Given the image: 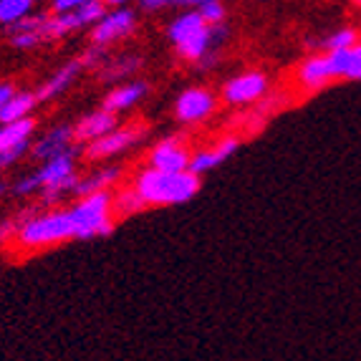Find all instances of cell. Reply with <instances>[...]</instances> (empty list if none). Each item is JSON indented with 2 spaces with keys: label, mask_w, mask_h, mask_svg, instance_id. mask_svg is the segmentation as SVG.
<instances>
[{
  "label": "cell",
  "mask_w": 361,
  "mask_h": 361,
  "mask_svg": "<svg viewBox=\"0 0 361 361\" xmlns=\"http://www.w3.org/2000/svg\"><path fill=\"white\" fill-rule=\"evenodd\" d=\"M167 38L177 54L200 66H210L215 61V49L228 38V25H210L197 11H185L167 28Z\"/></svg>",
  "instance_id": "1"
},
{
  "label": "cell",
  "mask_w": 361,
  "mask_h": 361,
  "mask_svg": "<svg viewBox=\"0 0 361 361\" xmlns=\"http://www.w3.org/2000/svg\"><path fill=\"white\" fill-rule=\"evenodd\" d=\"M200 187H202V182L190 169L169 175V172H159V169L149 167L145 172H139L137 180H134V190L142 195L147 207L185 205L200 192Z\"/></svg>",
  "instance_id": "2"
},
{
  "label": "cell",
  "mask_w": 361,
  "mask_h": 361,
  "mask_svg": "<svg viewBox=\"0 0 361 361\" xmlns=\"http://www.w3.org/2000/svg\"><path fill=\"white\" fill-rule=\"evenodd\" d=\"M18 233L13 243L23 250H46V247L73 240V225L68 210H28L18 215Z\"/></svg>",
  "instance_id": "3"
},
{
  "label": "cell",
  "mask_w": 361,
  "mask_h": 361,
  "mask_svg": "<svg viewBox=\"0 0 361 361\" xmlns=\"http://www.w3.org/2000/svg\"><path fill=\"white\" fill-rule=\"evenodd\" d=\"M68 217L73 225V240H94L106 238L114 233L116 215H114V195L97 192L89 197L76 200L68 207Z\"/></svg>",
  "instance_id": "4"
},
{
  "label": "cell",
  "mask_w": 361,
  "mask_h": 361,
  "mask_svg": "<svg viewBox=\"0 0 361 361\" xmlns=\"http://www.w3.org/2000/svg\"><path fill=\"white\" fill-rule=\"evenodd\" d=\"M81 154V145H73L68 152L54 157L49 162H41L36 177L41 180V197L46 205H56L59 200L66 195H73V185H76V157Z\"/></svg>",
  "instance_id": "5"
},
{
  "label": "cell",
  "mask_w": 361,
  "mask_h": 361,
  "mask_svg": "<svg viewBox=\"0 0 361 361\" xmlns=\"http://www.w3.org/2000/svg\"><path fill=\"white\" fill-rule=\"evenodd\" d=\"M134 30H137V13L132 8H114V11H106V16L91 28V46L109 49L129 38Z\"/></svg>",
  "instance_id": "6"
},
{
  "label": "cell",
  "mask_w": 361,
  "mask_h": 361,
  "mask_svg": "<svg viewBox=\"0 0 361 361\" xmlns=\"http://www.w3.org/2000/svg\"><path fill=\"white\" fill-rule=\"evenodd\" d=\"M265 94H268V78L260 71L238 73L223 89V99L230 106H247V104H255Z\"/></svg>",
  "instance_id": "7"
},
{
  "label": "cell",
  "mask_w": 361,
  "mask_h": 361,
  "mask_svg": "<svg viewBox=\"0 0 361 361\" xmlns=\"http://www.w3.org/2000/svg\"><path fill=\"white\" fill-rule=\"evenodd\" d=\"M139 137H142V127H124V129L116 127L109 134H104L102 139H94V142L84 145L81 147V152H84V157L86 159H91V162L111 159V157H116L124 149H129L134 142H139Z\"/></svg>",
  "instance_id": "8"
},
{
  "label": "cell",
  "mask_w": 361,
  "mask_h": 361,
  "mask_svg": "<svg viewBox=\"0 0 361 361\" xmlns=\"http://www.w3.org/2000/svg\"><path fill=\"white\" fill-rule=\"evenodd\" d=\"M215 106H217V99L212 91L192 86V89H185L177 97L175 114L182 124H200V121L210 119Z\"/></svg>",
  "instance_id": "9"
},
{
  "label": "cell",
  "mask_w": 361,
  "mask_h": 361,
  "mask_svg": "<svg viewBox=\"0 0 361 361\" xmlns=\"http://www.w3.org/2000/svg\"><path fill=\"white\" fill-rule=\"evenodd\" d=\"M73 145H76V142H73V124H56L49 132H43L38 139L33 137L28 154L33 157V159H38V162H49L54 157L68 152Z\"/></svg>",
  "instance_id": "10"
},
{
  "label": "cell",
  "mask_w": 361,
  "mask_h": 361,
  "mask_svg": "<svg viewBox=\"0 0 361 361\" xmlns=\"http://www.w3.org/2000/svg\"><path fill=\"white\" fill-rule=\"evenodd\" d=\"M190 152L182 145L177 137H169L164 142L152 149L149 154V167L159 169V172H169V175H177V172H187L190 169Z\"/></svg>",
  "instance_id": "11"
},
{
  "label": "cell",
  "mask_w": 361,
  "mask_h": 361,
  "mask_svg": "<svg viewBox=\"0 0 361 361\" xmlns=\"http://www.w3.org/2000/svg\"><path fill=\"white\" fill-rule=\"evenodd\" d=\"M46 16L49 13H30L28 18L18 20L16 25L8 28V41L13 49L18 51H33L43 46L46 41Z\"/></svg>",
  "instance_id": "12"
},
{
  "label": "cell",
  "mask_w": 361,
  "mask_h": 361,
  "mask_svg": "<svg viewBox=\"0 0 361 361\" xmlns=\"http://www.w3.org/2000/svg\"><path fill=\"white\" fill-rule=\"evenodd\" d=\"M81 71H84V63H81L78 59H71V61H66V63H61V66L56 68V71L36 89L38 104L54 102V99L63 97V94H66V91L78 81Z\"/></svg>",
  "instance_id": "13"
},
{
  "label": "cell",
  "mask_w": 361,
  "mask_h": 361,
  "mask_svg": "<svg viewBox=\"0 0 361 361\" xmlns=\"http://www.w3.org/2000/svg\"><path fill=\"white\" fill-rule=\"evenodd\" d=\"M238 149H240V139L238 137L220 139L212 149H202V152H197V154L190 157V172L202 177L205 172H212L215 167H220V164H223L225 159H230Z\"/></svg>",
  "instance_id": "14"
},
{
  "label": "cell",
  "mask_w": 361,
  "mask_h": 361,
  "mask_svg": "<svg viewBox=\"0 0 361 361\" xmlns=\"http://www.w3.org/2000/svg\"><path fill=\"white\" fill-rule=\"evenodd\" d=\"M111 129H116V114H109L104 109L89 111L73 124V142L76 145H89L94 139H102L104 134H109Z\"/></svg>",
  "instance_id": "15"
},
{
  "label": "cell",
  "mask_w": 361,
  "mask_h": 361,
  "mask_svg": "<svg viewBox=\"0 0 361 361\" xmlns=\"http://www.w3.org/2000/svg\"><path fill=\"white\" fill-rule=\"evenodd\" d=\"M119 180H121V169L114 167V164H104L102 169H94L91 175L78 177L76 185H73V195L81 200L97 192H109Z\"/></svg>",
  "instance_id": "16"
},
{
  "label": "cell",
  "mask_w": 361,
  "mask_h": 361,
  "mask_svg": "<svg viewBox=\"0 0 361 361\" xmlns=\"http://www.w3.org/2000/svg\"><path fill=\"white\" fill-rule=\"evenodd\" d=\"M147 91H149V86H147L145 81H127V84H121L109 91L102 109L109 111V114H121V111H127L134 104L142 102V99L147 97Z\"/></svg>",
  "instance_id": "17"
},
{
  "label": "cell",
  "mask_w": 361,
  "mask_h": 361,
  "mask_svg": "<svg viewBox=\"0 0 361 361\" xmlns=\"http://www.w3.org/2000/svg\"><path fill=\"white\" fill-rule=\"evenodd\" d=\"M326 61H329V68H331L334 78L361 81V43L343 51H329Z\"/></svg>",
  "instance_id": "18"
},
{
  "label": "cell",
  "mask_w": 361,
  "mask_h": 361,
  "mask_svg": "<svg viewBox=\"0 0 361 361\" xmlns=\"http://www.w3.org/2000/svg\"><path fill=\"white\" fill-rule=\"evenodd\" d=\"M331 68H329V61H326V54L321 56H311L301 63L298 68V84L308 91H321L331 84Z\"/></svg>",
  "instance_id": "19"
},
{
  "label": "cell",
  "mask_w": 361,
  "mask_h": 361,
  "mask_svg": "<svg viewBox=\"0 0 361 361\" xmlns=\"http://www.w3.org/2000/svg\"><path fill=\"white\" fill-rule=\"evenodd\" d=\"M33 137H36V119H33V116L0 124V152L30 147Z\"/></svg>",
  "instance_id": "20"
},
{
  "label": "cell",
  "mask_w": 361,
  "mask_h": 361,
  "mask_svg": "<svg viewBox=\"0 0 361 361\" xmlns=\"http://www.w3.org/2000/svg\"><path fill=\"white\" fill-rule=\"evenodd\" d=\"M38 106V97L36 91H16L8 104L0 109V124H8V121H18V119H28L33 116Z\"/></svg>",
  "instance_id": "21"
},
{
  "label": "cell",
  "mask_w": 361,
  "mask_h": 361,
  "mask_svg": "<svg viewBox=\"0 0 361 361\" xmlns=\"http://www.w3.org/2000/svg\"><path fill=\"white\" fill-rule=\"evenodd\" d=\"M139 66H142L139 56H121V59H106L97 68V73L102 81H116V78H127L137 73Z\"/></svg>",
  "instance_id": "22"
},
{
  "label": "cell",
  "mask_w": 361,
  "mask_h": 361,
  "mask_svg": "<svg viewBox=\"0 0 361 361\" xmlns=\"http://www.w3.org/2000/svg\"><path fill=\"white\" fill-rule=\"evenodd\" d=\"M33 0H0V25L11 28L33 13Z\"/></svg>",
  "instance_id": "23"
},
{
  "label": "cell",
  "mask_w": 361,
  "mask_h": 361,
  "mask_svg": "<svg viewBox=\"0 0 361 361\" xmlns=\"http://www.w3.org/2000/svg\"><path fill=\"white\" fill-rule=\"evenodd\" d=\"M147 210V202L142 200V195L129 187V190H121L119 195H114V215H137V212Z\"/></svg>",
  "instance_id": "24"
},
{
  "label": "cell",
  "mask_w": 361,
  "mask_h": 361,
  "mask_svg": "<svg viewBox=\"0 0 361 361\" xmlns=\"http://www.w3.org/2000/svg\"><path fill=\"white\" fill-rule=\"evenodd\" d=\"M356 43H359V33H356L354 28H338V30H334V33H329V36L321 41V46H324V51L329 54V51L351 49Z\"/></svg>",
  "instance_id": "25"
},
{
  "label": "cell",
  "mask_w": 361,
  "mask_h": 361,
  "mask_svg": "<svg viewBox=\"0 0 361 361\" xmlns=\"http://www.w3.org/2000/svg\"><path fill=\"white\" fill-rule=\"evenodd\" d=\"M11 192L16 197H36V195H41V180L36 177V172H28V175L18 177V180L13 182Z\"/></svg>",
  "instance_id": "26"
},
{
  "label": "cell",
  "mask_w": 361,
  "mask_h": 361,
  "mask_svg": "<svg viewBox=\"0 0 361 361\" xmlns=\"http://www.w3.org/2000/svg\"><path fill=\"white\" fill-rule=\"evenodd\" d=\"M197 13L205 18V23H210V25L225 23V6L220 0H207V3H202V6L197 8Z\"/></svg>",
  "instance_id": "27"
},
{
  "label": "cell",
  "mask_w": 361,
  "mask_h": 361,
  "mask_svg": "<svg viewBox=\"0 0 361 361\" xmlns=\"http://www.w3.org/2000/svg\"><path fill=\"white\" fill-rule=\"evenodd\" d=\"M30 147H20V149H8V152H0V175L6 172V169H11L13 164H18L20 159H23L25 154H28Z\"/></svg>",
  "instance_id": "28"
},
{
  "label": "cell",
  "mask_w": 361,
  "mask_h": 361,
  "mask_svg": "<svg viewBox=\"0 0 361 361\" xmlns=\"http://www.w3.org/2000/svg\"><path fill=\"white\" fill-rule=\"evenodd\" d=\"M91 0H51V13L54 16H63V13H73L78 8H84Z\"/></svg>",
  "instance_id": "29"
},
{
  "label": "cell",
  "mask_w": 361,
  "mask_h": 361,
  "mask_svg": "<svg viewBox=\"0 0 361 361\" xmlns=\"http://www.w3.org/2000/svg\"><path fill=\"white\" fill-rule=\"evenodd\" d=\"M18 217H11V220H3L0 223V243H6V240H13L16 238V233H18Z\"/></svg>",
  "instance_id": "30"
},
{
  "label": "cell",
  "mask_w": 361,
  "mask_h": 361,
  "mask_svg": "<svg viewBox=\"0 0 361 361\" xmlns=\"http://www.w3.org/2000/svg\"><path fill=\"white\" fill-rule=\"evenodd\" d=\"M177 0H139V6L145 8V11H162L167 6H175Z\"/></svg>",
  "instance_id": "31"
},
{
  "label": "cell",
  "mask_w": 361,
  "mask_h": 361,
  "mask_svg": "<svg viewBox=\"0 0 361 361\" xmlns=\"http://www.w3.org/2000/svg\"><path fill=\"white\" fill-rule=\"evenodd\" d=\"M16 91H18V89H16V86H13L11 81H3V84H0V109L6 106L8 99H11L13 94H16Z\"/></svg>",
  "instance_id": "32"
},
{
  "label": "cell",
  "mask_w": 361,
  "mask_h": 361,
  "mask_svg": "<svg viewBox=\"0 0 361 361\" xmlns=\"http://www.w3.org/2000/svg\"><path fill=\"white\" fill-rule=\"evenodd\" d=\"M202 3H207V0H177L175 6H180V8H187V11H197Z\"/></svg>",
  "instance_id": "33"
},
{
  "label": "cell",
  "mask_w": 361,
  "mask_h": 361,
  "mask_svg": "<svg viewBox=\"0 0 361 361\" xmlns=\"http://www.w3.org/2000/svg\"><path fill=\"white\" fill-rule=\"evenodd\" d=\"M129 0H104V6H111V8H127Z\"/></svg>",
  "instance_id": "34"
},
{
  "label": "cell",
  "mask_w": 361,
  "mask_h": 361,
  "mask_svg": "<svg viewBox=\"0 0 361 361\" xmlns=\"http://www.w3.org/2000/svg\"><path fill=\"white\" fill-rule=\"evenodd\" d=\"M8 192H11V185H8V182H3V180H0V200L6 197Z\"/></svg>",
  "instance_id": "35"
},
{
  "label": "cell",
  "mask_w": 361,
  "mask_h": 361,
  "mask_svg": "<svg viewBox=\"0 0 361 361\" xmlns=\"http://www.w3.org/2000/svg\"><path fill=\"white\" fill-rule=\"evenodd\" d=\"M354 3H356V6H359V8H361V0H354Z\"/></svg>",
  "instance_id": "36"
},
{
  "label": "cell",
  "mask_w": 361,
  "mask_h": 361,
  "mask_svg": "<svg viewBox=\"0 0 361 361\" xmlns=\"http://www.w3.org/2000/svg\"><path fill=\"white\" fill-rule=\"evenodd\" d=\"M33 3H38V0H33Z\"/></svg>",
  "instance_id": "37"
}]
</instances>
